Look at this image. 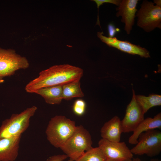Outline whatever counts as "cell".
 I'll list each match as a JSON object with an SVG mask.
<instances>
[{
	"mask_svg": "<svg viewBox=\"0 0 161 161\" xmlns=\"http://www.w3.org/2000/svg\"><path fill=\"white\" fill-rule=\"evenodd\" d=\"M137 25L145 32H149L156 28H161V6L154 3L143 1L137 11Z\"/></svg>",
	"mask_w": 161,
	"mask_h": 161,
	"instance_id": "obj_6",
	"label": "cell"
},
{
	"mask_svg": "<svg viewBox=\"0 0 161 161\" xmlns=\"http://www.w3.org/2000/svg\"><path fill=\"white\" fill-rule=\"evenodd\" d=\"M66 154H57L52 156L45 161H63L68 158Z\"/></svg>",
	"mask_w": 161,
	"mask_h": 161,
	"instance_id": "obj_21",
	"label": "cell"
},
{
	"mask_svg": "<svg viewBox=\"0 0 161 161\" xmlns=\"http://www.w3.org/2000/svg\"><path fill=\"white\" fill-rule=\"evenodd\" d=\"M83 73L81 68L68 64L54 65L41 71L38 77L27 84L25 90L28 93H34L42 88L63 85L80 80Z\"/></svg>",
	"mask_w": 161,
	"mask_h": 161,
	"instance_id": "obj_1",
	"label": "cell"
},
{
	"mask_svg": "<svg viewBox=\"0 0 161 161\" xmlns=\"http://www.w3.org/2000/svg\"><path fill=\"white\" fill-rule=\"evenodd\" d=\"M121 121L118 116H115L106 122L100 130L102 138L112 142H120L123 133Z\"/></svg>",
	"mask_w": 161,
	"mask_h": 161,
	"instance_id": "obj_13",
	"label": "cell"
},
{
	"mask_svg": "<svg viewBox=\"0 0 161 161\" xmlns=\"http://www.w3.org/2000/svg\"><path fill=\"white\" fill-rule=\"evenodd\" d=\"M135 98L145 114L151 108L161 105V95H160L153 94L148 96L136 95Z\"/></svg>",
	"mask_w": 161,
	"mask_h": 161,
	"instance_id": "obj_17",
	"label": "cell"
},
{
	"mask_svg": "<svg viewBox=\"0 0 161 161\" xmlns=\"http://www.w3.org/2000/svg\"><path fill=\"white\" fill-rule=\"evenodd\" d=\"M21 135L0 139V161H14L18 154Z\"/></svg>",
	"mask_w": 161,
	"mask_h": 161,
	"instance_id": "obj_12",
	"label": "cell"
},
{
	"mask_svg": "<svg viewBox=\"0 0 161 161\" xmlns=\"http://www.w3.org/2000/svg\"><path fill=\"white\" fill-rule=\"evenodd\" d=\"M161 128V114L160 112L153 118L149 117L144 119L133 131V134L129 138V143L131 144H136L141 133L150 130Z\"/></svg>",
	"mask_w": 161,
	"mask_h": 161,
	"instance_id": "obj_14",
	"label": "cell"
},
{
	"mask_svg": "<svg viewBox=\"0 0 161 161\" xmlns=\"http://www.w3.org/2000/svg\"><path fill=\"white\" fill-rule=\"evenodd\" d=\"M108 27L109 37L111 38L114 37L116 32L119 31L120 30L118 28H115L114 26L111 24L108 25Z\"/></svg>",
	"mask_w": 161,
	"mask_h": 161,
	"instance_id": "obj_22",
	"label": "cell"
},
{
	"mask_svg": "<svg viewBox=\"0 0 161 161\" xmlns=\"http://www.w3.org/2000/svg\"><path fill=\"white\" fill-rule=\"evenodd\" d=\"M37 109L35 106L29 107L4 120L0 126V139L21 135L29 126L30 119Z\"/></svg>",
	"mask_w": 161,
	"mask_h": 161,
	"instance_id": "obj_4",
	"label": "cell"
},
{
	"mask_svg": "<svg viewBox=\"0 0 161 161\" xmlns=\"http://www.w3.org/2000/svg\"><path fill=\"white\" fill-rule=\"evenodd\" d=\"M132 92V98L127 106L124 118L121 121L123 133L133 132L144 119L145 113L136 100L133 89Z\"/></svg>",
	"mask_w": 161,
	"mask_h": 161,
	"instance_id": "obj_9",
	"label": "cell"
},
{
	"mask_svg": "<svg viewBox=\"0 0 161 161\" xmlns=\"http://www.w3.org/2000/svg\"><path fill=\"white\" fill-rule=\"evenodd\" d=\"M138 0H121L116 8L117 17L121 16V21L125 24L124 30L129 34L134 23L136 13L137 11V5Z\"/></svg>",
	"mask_w": 161,
	"mask_h": 161,
	"instance_id": "obj_11",
	"label": "cell"
},
{
	"mask_svg": "<svg viewBox=\"0 0 161 161\" xmlns=\"http://www.w3.org/2000/svg\"><path fill=\"white\" fill-rule=\"evenodd\" d=\"M86 104L83 100L78 99L74 103L72 109L74 113L76 115L81 116L85 113L86 109Z\"/></svg>",
	"mask_w": 161,
	"mask_h": 161,
	"instance_id": "obj_19",
	"label": "cell"
},
{
	"mask_svg": "<svg viewBox=\"0 0 161 161\" xmlns=\"http://www.w3.org/2000/svg\"><path fill=\"white\" fill-rule=\"evenodd\" d=\"M106 161H119L115 160H106Z\"/></svg>",
	"mask_w": 161,
	"mask_h": 161,
	"instance_id": "obj_26",
	"label": "cell"
},
{
	"mask_svg": "<svg viewBox=\"0 0 161 161\" xmlns=\"http://www.w3.org/2000/svg\"><path fill=\"white\" fill-rule=\"evenodd\" d=\"M103 34V32H97L98 37L109 47L117 48L122 52L129 54L138 55L142 57H150L149 51L144 48L127 41L119 40L115 37L112 38L107 37Z\"/></svg>",
	"mask_w": 161,
	"mask_h": 161,
	"instance_id": "obj_10",
	"label": "cell"
},
{
	"mask_svg": "<svg viewBox=\"0 0 161 161\" xmlns=\"http://www.w3.org/2000/svg\"><path fill=\"white\" fill-rule=\"evenodd\" d=\"M68 161H73V160H71L70 159H69V160H68Z\"/></svg>",
	"mask_w": 161,
	"mask_h": 161,
	"instance_id": "obj_27",
	"label": "cell"
},
{
	"mask_svg": "<svg viewBox=\"0 0 161 161\" xmlns=\"http://www.w3.org/2000/svg\"><path fill=\"white\" fill-rule=\"evenodd\" d=\"M127 161H141V160L140 159H134V160H132V159L131 160H128Z\"/></svg>",
	"mask_w": 161,
	"mask_h": 161,
	"instance_id": "obj_25",
	"label": "cell"
},
{
	"mask_svg": "<svg viewBox=\"0 0 161 161\" xmlns=\"http://www.w3.org/2000/svg\"><path fill=\"white\" fill-rule=\"evenodd\" d=\"M92 144L89 133L80 125L77 126L74 132L60 148L69 159L75 161L92 148Z\"/></svg>",
	"mask_w": 161,
	"mask_h": 161,
	"instance_id": "obj_3",
	"label": "cell"
},
{
	"mask_svg": "<svg viewBox=\"0 0 161 161\" xmlns=\"http://www.w3.org/2000/svg\"><path fill=\"white\" fill-rule=\"evenodd\" d=\"M106 160L127 161L133 157V154L124 142H112L101 138L98 143Z\"/></svg>",
	"mask_w": 161,
	"mask_h": 161,
	"instance_id": "obj_8",
	"label": "cell"
},
{
	"mask_svg": "<svg viewBox=\"0 0 161 161\" xmlns=\"http://www.w3.org/2000/svg\"><path fill=\"white\" fill-rule=\"evenodd\" d=\"M106 158L99 147L92 148L85 151L75 161H106Z\"/></svg>",
	"mask_w": 161,
	"mask_h": 161,
	"instance_id": "obj_18",
	"label": "cell"
},
{
	"mask_svg": "<svg viewBox=\"0 0 161 161\" xmlns=\"http://www.w3.org/2000/svg\"><path fill=\"white\" fill-rule=\"evenodd\" d=\"M4 80L3 79V78L0 77V84L4 83Z\"/></svg>",
	"mask_w": 161,
	"mask_h": 161,
	"instance_id": "obj_24",
	"label": "cell"
},
{
	"mask_svg": "<svg viewBox=\"0 0 161 161\" xmlns=\"http://www.w3.org/2000/svg\"><path fill=\"white\" fill-rule=\"evenodd\" d=\"M130 151L136 155L146 154L150 157L158 155L161 151V131L154 129L141 133L136 145Z\"/></svg>",
	"mask_w": 161,
	"mask_h": 161,
	"instance_id": "obj_5",
	"label": "cell"
},
{
	"mask_svg": "<svg viewBox=\"0 0 161 161\" xmlns=\"http://www.w3.org/2000/svg\"><path fill=\"white\" fill-rule=\"evenodd\" d=\"M27 58L18 54L13 49L0 47V77L10 76L20 69L29 66Z\"/></svg>",
	"mask_w": 161,
	"mask_h": 161,
	"instance_id": "obj_7",
	"label": "cell"
},
{
	"mask_svg": "<svg viewBox=\"0 0 161 161\" xmlns=\"http://www.w3.org/2000/svg\"><path fill=\"white\" fill-rule=\"evenodd\" d=\"M77 126L74 121L63 115L52 118L46 128L47 139L56 148H60L75 131Z\"/></svg>",
	"mask_w": 161,
	"mask_h": 161,
	"instance_id": "obj_2",
	"label": "cell"
},
{
	"mask_svg": "<svg viewBox=\"0 0 161 161\" xmlns=\"http://www.w3.org/2000/svg\"><path fill=\"white\" fill-rule=\"evenodd\" d=\"M80 80L62 85L63 99L69 100L75 97H82L84 96V94L80 88Z\"/></svg>",
	"mask_w": 161,
	"mask_h": 161,
	"instance_id": "obj_16",
	"label": "cell"
},
{
	"mask_svg": "<svg viewBox=\"0 0 161 161\" xmlns=\"http://www.w3.org/2000/svg\"><path fill=\"white\" fill-rule=\"evenodd\" d=\"M92 1L95 2L97 5V7L98 9V15L97 21L96 25L97 24L99 25L100 28L101 27L98 16V9L99 7L101 5L103 4V3H112L118 6L121 1V0H93Z\"/></svg>",
	"mask_w": 161,
	"mask_h": 161,
	"instance_id": "obj_20",
	"label": "cell"
},
{
	"mask_svg": "<svg viewBox=\"0 0 161 161\" xmlns=\"http://www.w3.org/2000/svg\"><path fill=\"white\" fill-rule=\"evenodd\" d=\"M154 3L156 5L161 6V1L160 0H154Z\"/></svg>",
	"mask_w": 161,
	"mask_h": 161,
	"instance_id": "obj_23",
	"label": "cell"
},
{
	"mask_svg": "<svg viewBox=\"0 0 161 161\" xmlns=\"http://www.w3.org/2000/svg\"><path fill=\"white\" fill-rule=\"evenodd\" d=\"M34 93L41 96L45 102L50 104H59L63 99L62 85L42 88L35 91Z\"/></svg>",
	"mask_w": 161,
	"mask_h": 161,
	"instance_id": "obj_15",
	"label": "cell"
}]
</instances>
